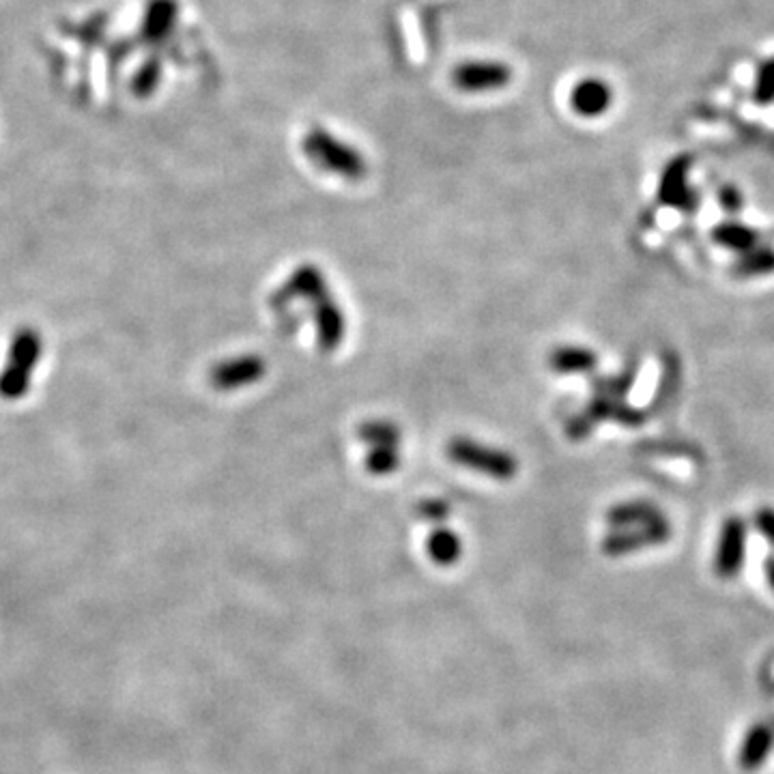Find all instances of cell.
Masks as SVG:
<instances>
[{
	"label": "cell",
	"mask_w": 774,
	"mask_h": 774,
	"mask_svg": "<svg viewBox=\"0 0 774 774\" xmlns=\"http://www.w3.org/2000/svg\"><path fill=\"white\" fill-rule=\"evenodd\" d=\"M301 151L314 166L329 172V175L347 181H360L366 177V157L347 140L338 138L325 127L317 125L308 129L301 138Z\"/></svg>",
	"instance_id": "cell-1"
},
{
	"label": "cell",
	"mask_w": 774,
	"mask_h": 774,
	"mask_svg": "<svg viewBox=\"0 0 774 774\" xmlns=\"http://www.w3.org/2000/svg\"><path fill=\"white\" fill-rule=\"evenodd\" d=\"M43 355V338L35 327H20L9 342L7 360L0 370V398L20 400L31 390L33 372Z\"/></svg>",
	"instance_id": "cell-2"
},
{
	"label": "cell",
	"mask_w": 774,
	"mask_h": 774,
	"mask_svg": "<svg viewBox=\"0 0 774 774\" xmlns=\"http://www.w3.org/2000/svg\"><path fill=\"white\" fill-rule=\"evenodd\" d=\"M643 411L630 407L624 398H609V396H596L592 398V403L587 405L581 413H577L575 418H570L566 424V435L570 439H585L592 435V430L600 422H618L628 428H637L645 422Z\"/></svg>",
	"instance_id": "cell-3"
},
{
	"label": "cell",
	"mask_w": 774,
	"mask_h": 774,
	"mask_svg": "<svg viewBox=\"0 0 774 774\" xmlns=\"http://www.w3.org/2000/svg\"><path fill=\"white\" fill-rule=\"evenodd\" d=\"M448 454L456 465L484 473V476H491L497 480H510L516 476V471H519L516 458L506 450L484 446V443H478L467 437L454 439L448 446Z\"/></svg>",
	"instance_id": "cell-4"
},
{
	"label": "cell",
	"mask_w": 774,
	"mask_h": 774,
	"mask_svg": "<svg viewBox=\"0 0 774 774\" xmlns=\"http://www.w3.org/2000/svg\"><path fill=\"white\" fill-rule=\"evenodd\" d=\"M512 67L497 59H473L458 63L452 71V82L458 91L480 95L497 93L512 82Z\"/></svg>",
	"instance_id": "cell-5"
},
{
	"label": "cell",
	"mask_w": 774,
	"mask_h": 774,
	"mask_svg": "<svg viewBox=\"0 0 774 774\" xmlns=\"http://www.w3.org/2000/svg\"><path fill=\"white\" fill-rule=\"evenodd\" d=\"M747 540H749V525L738 514H731L723 521L719 540H716L714 551V572L721 579H736L744 559H747Z\"/></svg>",
	"instance_id": "cell-6"
},
{
	"label": "cell",
	"mask_w": 774,
	"mask_h": 774,
	"mask_svg": "<svg viewBox=\"0 0 774 774\" xmlns=\"http://www.w3.org/2000/svg\"><path fill=\"white\" fill-rule=\"evenodd\" d=\"M673 534V527L667 519L656 521L650 525L624 527L613 529L607 538L602 540V553L609 557H626L633 553H641L643 549L661 547Z\"/></svg>",
	"instance_id": "cell-7"
},
{
	"label": "cell",
	"mask_w": 774,
	"mask_h": 774,
	"mask_svg": "<svg viewBox=\"0 0 774 774\" xmlns=\"http://www.w3.org/2000/svg\"><path fill=\"white\" fill-rule=\"evenodd\" d=\"M691 166H693V157L691 155H678L673 157L671 162L663 168L661 181H658V203L669 207V209H678V211H695L697 209V192L691 188V181H688V175H691Z\"/></svg>",
	"instance_id": "cell-8"
},
{
	"label": "cell",
	"mask_w": 774,
	"mask_h": 774,
	"mask_svg": "<svg viewBox=\"0 0 774 774\" xmlns=\"http://www.w3.org/2000/svg\"><path fill=\"white\" fill-rule=\"evenodd\" d=\"M267 364L263 357L258 355H239L233 357V360L220 362L211 370V385L215 390H239V387L252 385L256 381H261L265 375Z\"/></svg>",
	"instance_id": "cell-9"
},
{
	"label": "cell",
	"mask_w": 774,
	"mask_h": 774,
	"mask_svg": "<svg viewBox=\"0 0 774 774\" xmlns=\"http://www.w3.org/2000/svg\"><path fill=\"white\" fill-rule=\"evenodd\" d=\"M613 104V91L609 82L596 76H587L570 91V108L583 119H596L609 112Z\"/></svg>",
	"instance_id": "cell-10"
},
{
	"label": "cell",
	"mask_w": 774,
	"mask_h": 774,
	"mask_svg": "<svg viewBox=\"0 0 774 774\" xmlns=\"http://www.w3.org/2000/svg\"><path fill=\"white\" fill-rule=\"evenodd\" d=\"M774 751V716L772 719L757 721L742 740L738 753V764L744 772H755L762 768L770 753Z\"/></svg>",
	"instance_id": "cell-11"
},
{
	"label": "cell",
	"mask_w": 774,
	"mask_h": 774,
	"mask_svg": "<svg viewBox=\"0 0 774 774\" xmlns=\"http://www.w3.org/2000/svg\"><path fill=\"white\" fill-rule=\"evenodd\" d=\"M314 323H317L321 347L327 351L336 349L347 334V319L329 293L314 301Z\"/></svg>",
	"instance_id": "cell-12"
},
{
	"label": "cell",
	"mask_w": 774,
	"mask_h": 774,
	"mask_svg": "<svg viewBox=\"0 0 774 774\" xmlns=\"http://www.w3.org/2000/svg\"><path fill=\"white\" fill-rule=\"evenodd\" d=\"M663 519H665V512L658 508L656 504H652V501H648V499L622 501V504H615L607 512V523L613 529L650 525V523L663 521Z\"/></svg>",
	"instance_id": "cell-13"
},
{
	"label": "cell",
	"mask_w": 774,
	"mask_h": 774,
	"mask_svg": "<svg viewBox=\"0 0 774 774\" xmlns=\"http://www.w3.org/2000/svg\"><path fill=\"white\" fill-rule=\"evenodd\" d=\"M712 241L723 250L744 254L759 246V233L744 222L725 220L712 228Z\"/></svg>",
	"instance_id": "cell-14"
},
{
	"label": "cell",
	"mask_w": 774,
	"mask_h": 774,
	"mask_svg": "<svg viewBox=\"0 0 774 774\" xmlns=\"http://www.w3.org/2000/svg\"><path fill=\"white\" fill-rule=\"evenodd\" d=\"M549 366L559 375H581V372H594L598 366V355L587 347H575L564 344L549 355Z\"/></svg>",
	"instance_id": "cell-15"
},
{
	"label": "cell",
	"mask_w": 774,
	"mask_h": 774,
	"mask_svg": "<svg viewBox=\"0 0 774 774\" xmlns=\"http://www.w3.org/2000/svg\"><path fill=\"white\" fill-rule=\"evenodd\" d=\"M731 274L742 280L751 278H766L774 274V250L766 246H757L749 252L738 254L731 265Z\"/></svg>",
	"instance_id": "cell-16"
},
{
	"label": "cell",
	"mask_w": 774,
	"mask_h": 774,
	"mask_svg": "<svg viewBox=\"0 0 774 774\" xmlns=\"http://www.w3.org/2000/svg\"><path fill=\"white\" fill-rule=\"evenodd\" d=\"M286 295L291 299L301 297V299H312L317 301L319 297L327 295V282L323 278L321 271L314 265H304L299 267L295 274L289 278V284H286Z\"/></svg>",
	"instance_id": "cell-17"
},
{
	"label": "cell",
	"mask_w": 774,
	"mask_h": 774,
	"mask_svg": "<svg viewBox=\"0 0 774 774\" xmlns=\"http://www.w3.org/2000/svg\"><path fill=\"white\" fill-rule=\"evenodd\" d=\"M177 22V3L175 0H153L145 13V33L151 39H162L170 33Z\"/></svg>",
	"instance_id": "cell-18"
},
{
	"label": "cell",
	"mask_w": 774,
	"mask_h": 774,
	"mask_svg": "<svg viewBox=\"0 0 774 774\" xmlns=\"http://www.w3.org/2000/svg\"><path fill=\"white\" fill-rule=\"evenodd\" d=\"M360 439L366 441L370 448H398L400 430L390 422L375 420L360 428Z\"/></svg>",
	"instance_id": "cell-19"
},
{
	"label": "cell",
	"mask_w": 774,
	"mask_h": 774,
	"mask_svg": "<svg viewBox=\"0 0 774 774\" xmlns=\"http://www.w3.org/2000/svg\"><path fill=\"white\" fill-rule=\"evenodd\" d=\"M637 379V368L628 366L624 372L615 377H605L594 381V394L596 396H609V398H624L630 390H633Z\"/></svg>",
	"instance_id": "cell-20"
},
{
	"label": "cell",
	"mask_w": 774,
	"mask_h": 774,
	"mask_svg": "<svg viewBox=\"0 0 774 774\" xmlns=\"http://www.w3.org/2000/svg\"><path fill=\"white\" fill-rule=\"evenodd\" d=\"M458 549H461V542H458L452 532H446V529H437L428 540V551L435 559H439V562H452L458 555Z\"/></svg>",
	"instance_id": "cell-21"
},
{
	"label": "cell",
	"mask_w": 774,
	"mask_h": 774,
	"mask_svg": "<svg viewBox=\"0 0 774 774\" xmlns=\"http://www.w3.org/2000/svg\"><path fill=\"white\" fill-rule=\"evenodd\" d=\"M753 99L759 106H770L774 102V59L766 61L757 71Z\"/></svg>",
	"instance_id": "cell-22"
},
{
	"label": "cell",
	"mask_w": 774,
	"mask_h": 774,
	"mask_svg": "<svg viewBox=\"0 0 774 774\" xmlns=\"http://www.w3.org/2000/svg\"><path fill=\"white\" fill-rule=\"evenodd\" d=\"M400 463L398 448H370L366 456V467L370 473H377V476H385V473H392Z\"/></svg>",
	"instance_id": "cell-23"
},
{
	"label": "cell",
	"mask_w": 774,
	"mask_h": 774,
	"mask_svg": "<svg viewBox=\"0 0 774 774\" xmlns=\"http://www.w3.org/2000/svg\"><path fill=\"white\" fill-rule=\"evenodd\" d=\"M716 198H719L721 209H725L731 215H736V213H740L744 209V196L736 188V185H731V183L721 185L719 192H716Z\"/></svg>",
	"instance_id": "cell-24"
},
{
	"label": "cell",
	"mask_w": 774,
	"mask_h": 774,
	"mask_svg": "<svg viewBox=\"0 0 774 774\" xmlns=\"http://www.w3.org/2000/svg\"><path fill=\"white\" fill-rule=\"evenodd\" d=\"M753 525H755V529L759 532V536H762L770 544V547L774 549V508L764 506V508L755 510Z\"/></svg>",
	"instance_id": "cell-25"
},
{
	"label": "cell",
	"mask_w": 774,
	"mask_h": 774,
	"mask_svg": "<svg viewBox=\"0 0 774 774\" xmlns=\"http://www.w3.org/2000/svg\"><path fill=\"white\" fill-rule=\"evenodd\" d=\"M420 514H422V519H426V521H441L450 514V506L441 499H428L420 506Z\"/></svg>",
	"instance_id": "cell-26"
},
{
	"label": "cell",
	"mask_w": 774,
	"mask_h": 774,
	"mask_svg": "<svg viewBox=\"0 0 774 774\" xmlns=\"http://www.w3.org/2000/svg\"><path fill=\"white\" fill-rule=\"evenodd\" d=\"M764 575H766V581H768V585H770V590L774 592V555L766 557V562H764Z\"/></svg>",
	"instance_id": "cell-27"
}]
</instances>
